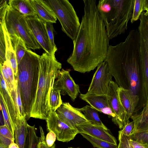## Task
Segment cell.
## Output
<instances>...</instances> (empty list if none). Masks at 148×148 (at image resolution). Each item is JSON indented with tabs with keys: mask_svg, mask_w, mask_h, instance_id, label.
<instances>
[{
	"mask_svg": "<svg viewBox=\"0 0 148 148\" xmlns=\"http://www.w3.org/2000/svg\"><path fill=\"white\" fill-rule=\"evenodd\" d=\"M119 95L121 102L129 120L134 113L139 100L138 95L134 94L130 89L119 87Z\"/></svg>",
	"mask_w": 148,
	"mask_h": 148,
	"instance_id": "cell-17",
	"label": "cell"
},
{
	"mask_svg": "<svg viewBox=\"0 0 148 148\" xmlns=\"http://www.w3.org/2000/svg\"><path fill=\"white\" fill-rule=\"evenodd\" d=\"M53 88L55 90H60L61 95H68L73 101L80 92L79 86L75 82L69 71L64 69L58 71Z\"/></svg>",
	"mask_w": 148,
	"mask_h": 148,
	"instance_id": "cell-13",
	"label": "cell"
},
{
	"mask_svg": "<svg viewBox=\"0 0 148 148\" xmlns=\"http://www.w3.org/2000/svg\"><path fill=\"white\" fill-rule=\"evenodd\" d=\"M131 144L133 148H148V145L132 139H130Z\"/></svg>",
	"mask_w": 148,
	"mask_h": 148,
	"instance_id": "cell-42",
	"label": "cell"
},
{
	"mask_svg": "<svg viewBox=\"0 0 148 148\" xmlns=\"http://www.w3.org/2000/svg\"><path fill=\"white\" fill-rule=\"evenodd\" d=\"M8 4L10 6L25 16L37 15L30 0H9Z\"/></svg>",
	"mask_w": 148,
	"mask_h": 148,
	"instance_id": "cell-21",
	"label": "cell"
},
{
	"mask_svg": "<svg viewBox=\"0 0 148 148\" xmlns=\"http://www.w3.org/2000/svg\"><path fill=\"white\" fill-rule=\"evenodd\" d=\"M144 0H135L132 17L131 19V23H133L139 18L143 12Z\"/></svg>",
	"mask_w": 148,
	"mask_h": 148,
	"instance_id": "cell-28",
	"label": "cell"
},
{
	"mask_svg": "<svg viewBox=\"0 0 148 148\" xmlns=\"http://www.w3.org/2000/svg\"><path fill=\"white\" fill-rule=\"evenodd\" d=\"M56 138L55 134L52 131H50L47 134L46 137V140L47 145L49 147L52 146L54 144Z\"/></svg>",
	"mask_w": 148,
	"mask_h": 148,
	"instance_id": "cell-41",
	"label": "cell"
},
{
	"mask_svg": "<svg viewBox=\"0 0 148 148\" xmlns=\"http://www.w3.org/2000/svg\"><path fill=\"white\" fill-rule=\"evenodd\" d=\"M35 125L31 126L28 124L24 148H38L40 139L36 134Z\"/></svg>",
	"mask_w": 148,
	"mask_h": 148,
	"instance_id": "cell-25",
	"label": "cell"
},
{
	"mask_svg": "<svg viewBox=\"0 0 148 148\" xmlns=\"http://www.w3.org/2000/svg\"><path fill=\"white\" fill-rule=\"evenodd\" d=\"M39 18L45 22L56 23L57 18L51 9L42 0H30Z\"/></svg>",
	"mask_w": 148,
	"mask_h": 148,
	"instance_id": "cell-19",
	"label": "cell"
},
{
	"mask_svg": "<svg viewBox=\"0 0 148 148\" xmlns=\"http://www.w3.org/2000/svg\"><path fill=\"white\" fill-rule=\"evenodd\" d=\"M68 148H73V147H69ZM75 148H80L79 147H78Z\"/></svg>",
	"mask_w": 148,
	"mask_h": 148,
	"instance_id": "cell-48",
	"label": "cell"
},
{
	"mask_svg": "<svg viewBox=\"0 0 148 148\" xmlns=\"http://www.w3.org/2000/svg\"><path fill=\"white\" fill-rule=\"evenodd\" d=\"M5 23L9 34H15L20 37L24 41L28 49L35 50L41 48L28 27L25 16L9 4L5 17Z\"/></svg>",
	"mask_w": 148,
	"mask_h": 148,
	"instance_id": "cell-7",
	"label": "cell"
},
{
	"mask_svg": "<svg viewBox=\"0 0 148 148\" xmlns=\"http://www.w3.org/2000/svg\"><path fill=\"white\" fill-rule=\"evenodd\" d=\"M28 124L26 117L21 116L20 121L15 127V140L19 148H24Z\"/></svg>",
	"mask_w": 148,
	"mask_h": 148,
	"instance_id": "cell-22",
	"label": "cell"
},
{
	"mask_svg": "<svg viewBox=\"0 0 148 148\" xmlns=\"http://www.w3.org/2000/svg\"><path fill=\"white\" fill-rule=\"evenodd\" d=\"M89 86L88 92L99 95L107 96L113 76L105 61L97 67Z\"/></svg>",
	"mask_w": 148,
	"mask_h": 148,
	"instance_id": "cell-9",
	"label": "cell"
},
{
	"mask_svg": "<svg viewBox=\"0 0 148 148\" xmlns=\"http://www.w3.org/2000/svg\"><path fill=\"white\" fill-rule=\"evenodd\" d=\"M83 137L88 140L94 147L98 148H118V146L107 141L97 138L88 134L80 133Z\"/></svg>",
	"mask_w": 148,
	"mask_h": 148,
	"instance_id": "cell-26",
	"label": "cell"
},
{
	"mask_svg": "<svg viewBox=\"0 0 148 148\" xmlns=\"http://www.w3.org/2000/svg\"><path fill=\"white\" fill-rule=\"evenodd\" d=\"M79 97L97 111L110 115L112 119L115 118V115L109 105L107 96L99 95L87 92L80 94Z\"/></svg>",
	"mask_w": 148,
	"mask_h": 148,
	"instance_id": "cell-15",
	"label": "cell"
},
{
	"mask_svg": "<svg viewBox=\"0 0 148 148\" xmlns=\"http://www.w3.org/2000/svg\"><path fill=\"white\" fill-rule=\"evenodd\" d=\"M40 56L28 49L18 64L16 79L27 120L30 114L36 95Z\"/></svg>",
	"mask_w": 148,
	"mask_h": 148,
	"instance_id": "cell-3",
	"label": "cell"
},
{
	"mask_svg": "<svg viewBox=\"0 0 148 148\" xmlns=\"http://www.w3.org/2000/svg\"><path fill=\"white\" fill-rule=\"evenodd\" d=\"M135 0H100L98 10L109 40L124 33L133 13Z\"/></svg>",
	"mask_w": 148,
	"mask_h": 148,
	"instance_id": "cell-4",
	"label": "cell"
},
{
	"mask_svg": "<svg viewBox=\"0 0 148 148\" xmlns=\"http://www.w3.org/2000/svg\"><path fill=\"white\" fill-rule=\"evenodd\" d=\"M79 133L88 134L110 143L117 145L115 138L108 132V129L88 123L76 127Z\"/></svg>",
	"mask_w": 148,
	"mask_h": 148,
	"instance_id": "cell-16",
	"label": "cell"
},
{
	"mask_svg": "<svg viewBox=\"0 0 148 148\" xmlns=\"http://www.w3.org/2000/svg\"><path fill=\"white\" fill-rule=\"evenodd\" d=\"M130 137L131 136H128L124 135L119 131V140L122 144L123 148H133L130 143Z\"/></svg>",
	"mask_w": 148,
	"mask_h": 148,
	"instance_id": "cell-34",
	"label": "cell"
},
{
	"mask_svg": "<svg viewBox=\"0 0 148 148\" xmlns=\"http://www.w3.org/2000/svg\"><path fill=\"white\" fill-rule=\"evenodd\" d=\"M56 112L60 120L71 128L77 129L78 125L91 123L79 108L69 102L63 103Z\"/></svg>",
	"mask_w": 148,
	"mask_h": 148,
	"instance_id": "cell-12",
	"label": "cell"
},
{
	"mask_svg": "<svg viewBox=\"0 0 148 148\" xmlns=\"http://www.w3.org/2000/svg\"><path fill=\"white\" fill-rule=\"evenodd\" d=\"M9 0H1L0 3V22L5 20Z\"/></svg>",
	"mask_w": 148,
	"mask_h": 148,
	"instance_id": "cell-35",
	"label": "cell"
},
{
	"mask_svg": "<svg viewBox=\"0 0 148 148\" xmlns=\"http://www.w3.org/2000/svg\"><path fill=\"white\" fill-rule=\"evenodd\" d=\"M0 24L2 26L4 34L6 45V60L9 62L16 78L18 71V64L15 52L6 26L5 20L2 22H0Z\"/></svg>",
	"mask_w": 148,
	"mask_h": 148,
	"instance_id": "cell-18",
	"label": "cell"
},
{
	"mask_svg": "<svg viewBox=\"0 0 148 148\" xmlns=\"http://www.w3.org/2000/svg\"><path fill=\"white\" fill-rule=\"evenodd\" d=\"M62 103L60 91L55 90L53 88L50 97V104L51 111L56 112Z\"/></svg>",
	"mask_w": 148,
	"mask_h": 148,
	"instance_id": "cell-27",
	"label": "cell"
},
{
	"mask_svg": "<svg viewBox=\"0 0 148 148\" xmlns=\"http://www.w3.org/2000/svg\"><path fill=\"white\" fill-rule=\"evenodd\" d=\"M16 105L19 115L21 116L26 117L21 101L19 88L17 85L16 98Z\"/></svg>",
	"mask_w": 148,
	"mask_h": 148,
	"instance_id": "cell-38",
	"label": "cell"
},
{
	"mask_svg": "<svg viewBox=\"0 0 148 148\" xmlns=\"http://www.w3.org/2000/svg\"><path fill=\"white\" fill-rule=\"evenodd\" d=\"M84 14L73 49L67 62L74 71L93 70L105 60L110 45L105 25L95 0H83Z\"/></svg>",
	"mask_w": 148,
	"mask_h": 148,
	"instance_id": "cell-1",
	"label": "cell"
},
{
	"mask_svg": "<svg viewBox=\"0 0 148 148\" xmlns=\"http://www.w3.org/2000/svg\"><path fill=\"white\" fill-rule=\"evenodd\" d=\"M9 148H19L17 145L14 142L12 143L8 146Z\"/></svg>",
	"mask_w": 148,
	"mask_h": 148,
	"instance_id": "cell-45",
	"label": "cell"
},
{
	"mask_svg": "<svg viewBox=\"0 0 148 148\" xmlns=\"http://www.w3.org/2000/svg\"><path fill=\"white\" fill-rule=\"evenodd\" d=\"M119 87L113 81H111L109 86L107 95L109 105L115 117L112 119L113 122L120 129L129 121L127 114L120 101L119 95Z\"/></svg>",
	"mask_w": 148,
	"mask_h": 148,
	"instance_id": "cell-10",
	"label": "cell"
},
{
	"mask_svg": "<svg viewBox=\"0 0 148 148\" xmlns=\"http://www.w3.org/2000/svg\"><path fill=\"white\" fill-rule=\"evenodd\" d=\"M0 85V96L2 98L12 126L15 131V127L20 121L21 116L19 115L17 105L12 97L1 72Z\"/></svg>",
	"mask_w": 148,
	"mask_h": 148,
	"instance_id": "cell-14",
	"label": "cell"
},
{
	"mask_svg": "<svg viewBox=\"0 0 148 148\" xmlns=\"http://www.w3.org/2000/svg\"><path fill=\"white\" fill-rule=\"evenodd\" d=\"M52 11L60 21L62 30L73 41L77 36L80 25L79 18L68 0H42Z\"/></svg>",
	"mask_w": 148,
	"mask_h": 148,
	"instance_id": "cell-5",
	"label": "cell"
},
{
	"mask_svg": "<svg viewBox=\"0 0 148 148\" xmlns=\"http://www.w3.org/2000/svg\"><path fill=\"white\" fill-rule=\"evenodd\" d=\"M131 136L132 139L148 145V131L135 133Z\"/></svg>",
	"mask_w": 148,
	"mask_h": 148,
	"instance_id": "cell-32",
	"label": "cell"
},
{
	"mask_svg": "<svg viewBox=\"0 0 148 148\" xmlns=\"http://www.w3.org/2000/svg\"><path fill=\"white\" fill-rule=\"evenodd\" d=\"M118 148H123V146L121 142H119V143L118 145Z\"/></svg>",
	"mask_w": 148,
	"mask_h": 148,
	"instance_id": "cell-46",
	"label": "cell"
},
{
	"mask_svg": "<svg viewBox=\"0 0 148 148\" xmlns=\"http://www.w3.org/2000/svg\"><path fill=\"white\" fill-rule=\"evenodd\" d=\"M3 65L5 67L7 73L13 84L14 85H16L17 80L15 76L13 71L9 62L6 60Z\"/></svg>",
	"mask_w": 148,
	"mask_h": 148,
	"instance_id": "cell-33",
	"label": "cell"
},
{
	"mask_svg": "<svg viewBox=\"0 0 148 148\" xmlns=\"http://www.w3.org/2000/svg\"><path fill=\"white\" fill-rule=\"evenodd\" d=\"M130 118L134 123L131 135L135 133L148 131V100L141 111L133 114Z\"/></svg>",
	"mask_w": 148,
	"mask_h": 148,
	"instance_id": "cell-20",
	"label": "cell"
},
{
	"mask_svg": "<svg viewBox=\"0 0 148 148\" xmlns=\"http://www.w3.org/2000/svg\"><path fill=\"white\" fill-rule=\"evenodd\" d=\"M14 141L0 134V145L8 147Z\"/></svg>",
	"mask_w": 148,
	"mask_h": 148,
	"instance_id": "cell-43",
	"label": "cell"
},
{
	"mask_svg": "<svg viewBox=\"0 0 148 148\" xmlns=\"http://www.w3.org/2000/svg\"><path fill=\"white\" fill-rule=\"evenodd\" d=\"M134 127L133 121L130 122L129 121L123 126L122 129L119 131L124 135L129 136H131Z\"/></svg>",
	"mask_w": 148,
	"mask_h": 148,
	"instance_id": "cell-40",
	"label": "cell"
},
{
	"mask_svg": "<svg viewBox=\"0 0 148 148\" xmlns=\"http://www.w3.org/2000/svg\"><path fill=\"white\" fill-rule=\"evenodd\" d=\"M0 134L14 141L15 138L9 128L5 125L0 126Z\"/></svg>",
	"mask_w": 148,
	"mask_h": 148,
	"instance_id": "cell-39",
	"label": "cell"
},
{
	"mask_svg": "<svg viewBox=\"0 0 148 148\" xmlns=\"http://www.w3.org/2000/svg\"><path fill=\"white\" fill-rule=\"evenodd\" d=\"M79 109L92 124L108 129L101 120L97 110L90 106L86 105Z\"/></svg>",
	"mask_w": 148,
	"mask_h": 148,
	"instance_id": "cell-24",
	"label": "cell"
},
{
	"mask_svg": "<svg viewBox=\"0 0 148 148\" xmlns=\"http://www.w3.org/2000/svg\"><path fill=\"white\" fill-rule=\"evenodd\" d=\"M146 10L145 15L148 16V0H144L143 11Z\"/></svg>",
	"mask_w": 148,
	"mask_h": 148,
	"instance_id": "cell-44",
	"label": "cell"
},
{
	"mask_svg": "<svg viewBox=\"0 0 148 148\" xmlns=\"http://www.w3.org/2000/svg\"><path fill=\"white\" fill-rule=\"evenodd\" d=\"M0 148H9L8 146H6L3 145H0Z\"/></svg>",
	"mask_w": 148,
	"mask_h": 148,
	"instance_id": "cell-47",
	"label": "cell"
},
{
	"mask_svg": "<svg viewBox=\"0 0 148 148\" xmlns=\"http://www.w3.org/2000/svg\"><path fill=\"white\" fill-rule=\"evenodd\" d=\"M10 36L15 52L18 64L24 56L28 48L24 41L20 37L15 34L10 35Z\"/></svg>",
	"mask_w": 148,
	"mask_h": 148,
	"instance_id": "cell-23",
	"label": "cell"
},
{
	"mask_svg": "<svg viewBox=\"0 0 148 148\" xmlns=\"http://www.w3.org/2000/svg\"><path fill=\"white\" fill-rule=\"evenodd\" d=\"M0 99L1 109L2 112L5 125L9 128L14 137L15 130L12 126L6 107L1 96H0Z\"/></svg>",
	"mask_w": 148,
	"mask_h": 148,
	"instance_id": "cell-29",
	"label": "cell"
},
{
	"mask_svg": "<svg viewBox=\"0 0 148 148\" xmlns=\"http://www.w3.org/2000/svg\"><path fill=\"white\" fill-rule=\"evenodd\" d=\"M40 137L39 143L38 145V148H55V144H54L52 146L49 147L47 145L46 142V138L45 136L44 132L42 127L39 126Z\"/></svg>",
	"mask_w": 148,
	"mask_h": 148,
	"instance_id": "cell-36",
	"label": "cell"
},
{
	"mask_svg": "<svg viewBox=\"0 0 148 148\" xmlns=\"http://www.w3.org/2000/svg\"><path fill=\"white\" fill-rule=\"evenodd\" d=\"M61 64L56 60L55 54L43 53L39 63V75L35 100L30 118L46 120L51 111L50 97L54 82Z\"/></svg>",
	"mask_w": 148,
	"mask_h": 148,
	"instance_id": "cell-2",
	"label": "cell"
},
{
	"mask_svg": "<svg viewBox=\"0 0 148 148\" xmlns=\"http://www.w3.org/2000/svg\"><path fill=\"white\" fill-rule=\"evenodd\" d=\"M0 72L3 75L7 86L10 94L16 91L17 88V82L16 85H14L13 84L3 65L0 66Z\"/></svg>",
	"mask_w": 148,
	"mask_h": 148,
	"instance_id": "cell-31",
	"label": "cell"
},
{
	"mask_svg": "<svg viewBox=\"0 0 148 148\" xmlns=\"http://www.w3.org/2000/svg\"><path fill=\"white\" fill-rule=\"evenodd\" d=\"M28 27L40 46L49 54H55L57 49L52 45L48 36L46 22L36 16H25Z\"/></svg>",
	"mask_w": 148,
	"mask_h": 148,
	"instance_id": "cell-8",
	"label": "cell"
},
{
	"mask_svg": "<svg viewBox=\"0 0 148 148\" xmlns=\"http://www.w3.org/2000/svg\"><path fill=\"white\" fill-rule=\"evenodd\" d=\"M46 121L48 130L54 133L59 141L69 142L79 133L77 129L71 128L62 121L55 111L50 112Z\"/></svg>",
	"mask_w": 148,
	"mask_h": 148,
	"instance_id": "cell-11",
	"label": "cell"
},
{
	"mask_svg": "<svg viewBox=\"0 0 148 148\" xmlns=\"http://www.w3.org/2000/svg\"><path fill=\"white\" fill-rule=\"evenodd\" d=\"M46 27L48 35L51 42L53 47L55 49H57L55 44L53 34L54 28L53 23L46 22Z\"/></svg>",
	"mask_w": 148,
	"mask_h": 148,
	"instance_id": "cell-37",
	"label": "cell"
},
{
	"mask_svg": "<svg viewBox=\"0 0 148 148\" xmlns=\"http://www.w3.org/2000/svg\"><path fill=\"white\" fill-rule=\"evenodd\" d=\"M6 45L4 34L2 26L0 25V66L6 61Z\"/></svg>",
	"mask_w": 148,
	"mask_h": 148,
	"instance_id": "cell-30",
	"label": "cell"
},
{
	"mask_svg": "<svg viewBox=\"0 0 148 148\" xmlns=\"http://www.w3.org/2000/svg\"><path fill=\"white\" fill-rule=\"evenodd\" d=\"M138 28L140 42V89L137 112L146 105L148 100V16L140 18Z\"/></svg>",
	"mask_w": 148,
	"mask_h": 148,
	"instance_id": "cell-6",
	"label": "cell"
}]
</instances>
